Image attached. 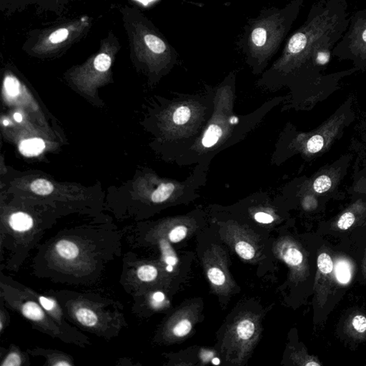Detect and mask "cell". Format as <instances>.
Returning <instances> with one entry per match:
<instances>
[{
  "label": "cell",
  "instance_id": "obj_33",
  "mask_svg": "<svg viewBox=\"0 0 366 366\" xmlns=\"http://www.w3.org/2000/svg\"><path fill=\"white\" fill-rule=\"evenodd\" d=\"M14 118H15V119L17 121V122H22V115L20 113H18V112H17V113L14 114Z\"/></svg>",
  "mask_w": 366,
  "mask_h": 366
},
{
  "label": "cell",
  "instance_id": "obj_27",
  "mask_svg": "<svg viewBox=\"0 0 366 366\" xmlns=\"http://www.w3.org/2000/svg\"><path fill=\"white\" fill-rule=\"evenodd\" d=\"M337 277L340 282H348L350 280V270H348V265L346 263H341L338 266L337 270Z\"/></svg>",
  "mask_w": 366,
  "mask_h": 366
},
{
  "label": "cell",
  "instance_id": "obj_35",
  "mask_svg": "<svg viewBox=\"0 0 366 366\" xmlns=\"http://www.w3.org/2000/svg\"><path fill=\"white\" fill-rule=\"evenodd\" d=\"M212 362H213V363L215 364V365H219L220 362L219 359L218 358L213 359V361Z\"/></svg>",
  "mask_w": 366,
  "mask_h": 366
},
{
  "label": "cell",
  "instance_id": "obj_24",
  "mask_svg": "<svg viewBox=\"0 0 366 366\" xmlns=\"http://www.w3.org/2000/svg\"><path fill=\"white\" fill-rule=\"evenodd\" d=\"M323 145L324 140L322 137L320 135H315L308 140L307 149L311 153H316L321 150Z\"/></svg>",
  "mask_w": 366,
  "mask_h": 366
},
{
  "label": "cell",
  "instance_id": "obj_1",
  "mask_svg": "<svg viewBox=\"0 0 366 366\" xmlns=\"http://www.w3.org/2000/svg\"><path fill=\"white\" fill-rule=\"evenodd\" d=\"M304 0H291L282 8H264L250 18L237 39V49L255 67H262L280 49Z\"/></svg>",
  "mask_w": 366,
  "mask_h": 366
},
{
  "label": "cell",
  "instance_id": "obj_7",
  "mask_svg": "<svg viewBox=\"0 0 366 366\" xmlns=\"http://www.w3.org/2000/svg\"><path fill=\"white\" fill-rule=\"evenodd\" d=\"M223 135L221 128L217 125H211L205 133L202 140V145L205 147H211L218 143Z\"/></svg>",
  "mask_w": 366,
  "mask_h": 366
},
{
  "label": "cell",
  "instance_id": "obj_30",
  "mask_svg": "<svg viewBox=\"0 0 366 366\" xmlns=\"http://www.w3.org/2000/svg\"><path fill=\"white\" fill-rule=\"evenodd\" d=\"M254 218L255 220H256L257 222H258V223L263 224L271 223L274 220L273 216H270V215L268 214V213H262V212L256 213V214L255 215Z\"/></svg>",
  "mask_w": 366,
  "mask_h": 366
},
{
  "label": "cell",
  "instance_id": "obj_13",
  "mask_svg": "<svg viewBox=\"0 0 366 366\" xmlns=\"http://www.w3.org/2000/svg\"><path fill=\"white\" fill-rule=\"evenodd\" d=\"M255 330V324L251 320H244L237 325V333L240 339L248 341L254 334Z\"/></svg>",
  "mask_w": 366,
  "mask_h": 366
},
{
  "label": "cell",
  "instance_id": "obj_18",
  "mask_svg": "<svg viewBox=\"0 0 366 366\" xmlns=\"http://www.w3.org/2000/svg\"><path fill=\"white\" fill-rule=\"evenodd\" d=\"M94 66L97 70L100 72H105L108 70L111 66V58L108 55L101 53L96 57L94 61Z\"/></svg>",
  "mask_w": 366,
  "mask_h": 366
},
{
  "label": "cell",
  "instance_id": "obj_8",
  "mask_svg": "<svg viewBox=\"0 0 366 366\" xmlns=\"http://www.w3.org/2000/svg\"><path fill=\"white\" fill-rule=\"evenodd\" d=\"M22 313L24 316L29 320H43L45 316L44 312L39 307V305L34 302H27L22 307Z\"/></svg>",
  "mask_w": 366,
  "mask_h": 366
},
{
  "label": "cell",
  "instance_id": "obj_2",
  "mask_svg": "<svg viewBox=\"0 0 366 366\" xmlns=\"http://www.w3.org/2000/svg\"><path fill=\"white\" fill-rule=\"evenodd\" d=\"M362 17H355L350 27V32L337 46L344 49L360 50L366 51V13Z\"/></svg>",
  "mask_w": 366,
  "mask_h": 366
},
{
  "label": "cell",
  "instance_id": "obj_36",
  "mask_svg": "<svg viewBox=\"0 0 366 366\" xmlns=\"http://www.w3.org/2000/svg\"><path fill=\"white\" fill-rule=\"evenodd\" d=\"M3 124H4V126H8L9 122L8 121L5 120L4 122H3Z\"/></svg>",
  "mask_w": 366,
  "mask_h": 366
},
{
  "label": "cell",
  "instance_id": "obj_17",
  "mask_svg": "<svg viewBox=\"0 0 366 366\" xmlns=\"http://www.w3.org/2000/svg\"><path fill=\"white\" fill-rule=\"evenodd\" d=\"M317 267L321 273L329 274L334 270V263L327 253H321L317 258Z\"/></svg>",
  "mask_w": 366,
  "mask_h": 366
},
{
  "label": "cell",
  "instance_id": "obj_4",
  "mask_svg": "<svg viewBox=\"0 0 366 366\" xmlns=\"http://www.w3.org/2000/svg\"><path fill=\"white\" fill-rule=\"evenodd\" d=\"M10 225L17 232H26L33 226V220L29 215L24 213H17L10 218Z\"/></svg>",
  "mask_w": 366,
  "mask_h": 366
},
{
  "label": "cell",
  "instance_id": "obj_32",
  "mask_svg": "<svg viewBox=\"0 0 366 366\" xmlns=\"http://www.w3.org/2000/svg\"><path fill=\"white\" fill-rule=\"evenodd\" d=\"M166 299L164 293L162 292H156L152 296V305L155 308H159L162 304Z\"/></svg>",
  "mask_w": 366,
  "mask_h": 366
},
{
  "label": "cell",
  "instance_id": "obj_34",
  "mask_svg": "<svg viewBox=\"0 0 366 366\" xmlns=\"http://www.w3.org/2000/svg\"><path fill=\"white\" fill-rule=\"evenodd\" d=\"M55 365H70V364L68 363V362H57V363L55 364Z\"/></svg>",
  "mask_w": 366,
  "mask_h": 366
},
{
  "label": "cell",
  "instance_id": "obj_19",
  "mask_svg": "<svg viewBox=\"0 0 366 366\" xmlns=\"http://www.w3.org/2000/svg\"><path fill=\"white\" fill-rule=\"evenodd\" d=\"M208 277L213 285L221 286L225 284V275L220 269L217 268L209 269L208 271Z\"/></svg>",
  "mask_w": 366,
  "mask_h": 366
},
{
  "label": "cell",
  "instance_id": "obj_11",
  "mask_svg": "<svg viewBox=\"0 0 366 366\" xmlns=\"http://www.w3.org/2000/svg\"><path fill=\"white\" fill-rule=\"evenodd\" d=\"M282 258L291 266H298L303 262V256L301 251L294 247H289L282 251Z\"/></svg>",
  "mask_w": 366,
  "mask_h": 366
},
{
  "label": "cell",
  "instance_id": "obj_25",
  "mask_svg": "<svg viewBox=\"0 0 366 366\" xmlns=\"http://www.w3.org/2000/svg\"><path fill=\"white\" fill-rule=\"evenodd\" d=\"M354 222H355V217L353 213L348 212L344 213L338 220V227L341 230H348L353 225Z\"/></svg>",
  "mask_w": 366,
  "mask_h": 366
},
{
  "label": "cell",
  "instance_id": "obj_3",
  "mask_svg": "<svg viewBox=\"0 0 366 366\" xmlns=\"http://www.w3.org/2000/svg\"><path fill=\"white\" fill-rule=\"evenodd\" d=\"M45 143L40 138H32L21 142L19 150L22 155L27 157L37 156L45 150Z\"/></svg>",
  "mask_w": 366,
  "mask_h": 366
},
{
  "label": "cell",
  "instance_id": "obj_6",
  "mask_svg": "<svg viewBox=\"0 0 366 366\" xmlns=\"http://www.w3.org/2000/svg\"><path fill=\"white\" fill-rule=\"evenodd\" d=\"M161 251H162V258L165 263L167 265L166 270L169 273L173 271V266H175L178 263V258L175 254V251L171 247V244L166 239H162L159 241Z\"/></svg>",
  "mask_w": 366,
  "mask_h": 366
},
{
  "label": "cell",
  "instance_id": "obj_5",
  "mask_svg": "<svg viewBox=\"0 0 366 366\" xmlns=\"http://www.w3.org/2000/svg\"><path fill=\"white\" fill-rule=\"evenodd\" d=\"M56 250L59 256L67 261L75 259L79 253L77 245L66 240L59 241L56 245Z\"/></svg>",
  "mask_w": 366,
  "mask_h": 366
},
{
  "label": "cell",
  "instance_id": "obj_29",
  "mask_svg": "<svg viewBox=\"0 0 366 366\" xmlns=\"http://www.w3.org/2000/svg\"><path fill=\"white\" fill-rule=\"evenodd\" d=\"M22 364V360L20 355L16 353H12L5 359L2 364L3 366H20Z\"/></svg>",
  "mask_w": 366,
  "mask_h": 366
},
{
  "label": "cell",
  "instance_id": "obj_31",
  "mask_svg": "<svg viewBox=\"0 0 366 366\" xmlns=\"http://www.w3.org/2000/svg\"><path fill=\"white\" fill-rule=\"evenodd\" d=\"M39 301L40 302V304L45 310H48V311H52L55 309V306H56V303L53 299H50V298L43 297L41 296L39 297Z\"/></svg>",
  "mask_w": 366,
  "mask_h": 366
},
{
  "label": "cell",
  "instance_id": "obj_16",
  "mask_svg": "<svg viewBox=\"0 0 366 366\" xmlns=\"http://www.w3.org/2000/svg\"><path fill=\"white\" fill-rule=\"evenodd\" d=\"M235 251L239 256L244 260L252 259L255 256V250L253 246L244 241H241L236 244Z\"/></svg>",
  "mask_w": 366,
  "mask_h": 366
},
{
  "label": "cell",
  "instance_id": "obj_23",
  "mask_svg": "<svg viewBox=\"0 0 366 366\" xmlns=\"http://www.w3.org/2000/svg\"><path fill=\"white\" fill-rule=\"evenodd\" d=\"M191 330L192 323L190 320H183L175 326L173 329V334L177 337H183L187 336Z\"/></svg>",
  "mask_w": 366,
  "mask_h": 366
},
{
  "label": "cell",
  "instance_id": "obj_12",
  "mask_svg": "<svg viewBox=\"0 0 366 366\" xmlns=\"http://www.w3.org/2000/svg\"><path fill=\"white\" fill-rule=\"evenodd\" d=\"M31 190L34 193L40 195H47L52 193L54 190L53 184L45 179L34 180L30 185Z\"/></svg>",
  "mask_w": 366,
  "mask_h": 366
},
{
  "label": "cell",
  "instance_id": "obj_10",
  "mask_svg": "<svg viewBox=\"0 0 366 366\" xmlns=\"http://www.w3.org/2000/svg\"><path fill=\"white\" fill-rule=\"evenodd\" d=\"M175 190V185L172 183H164L159 185L158 188L152 195V200L156 204L167 200Z\"/></svg>",
  "mask_w": 366,
  "mask_h": 366
},
{
  "label": "cell",
  "instance_id": "obj_28",
  "mask_svg": "<svg viewBox=\"0 0 366 366\" xmlns=\"http://www.w3.org/2000/svg\"><path fill=\"white\" fill-rule=\"evenodd\" d=\"M352 324L354 329L358 333H364L366 331V317L363 315H358L354 317Z\"/></svg>",
  "mask_w": 366,
  "mask_h": 366
},
{
  "label": "cell",
  "instance_id": "obj_20",
  "mask_svg": "<svg viewBox=\"0 0 366 366\" xmlns=\"http://www.w3.org/2000/svg\"><path fill=\"white\" fill-rule=\"evenodd\" d=\"M5 88L9 96L16 97L20 93V83L16 78L8 77L5 79Z\"/></svg>",
  "mask_w": 366,
  "mask_h": 366
},
{
  "label": "cell",
  "instance_id": "obj_21",
  "mask_svg": "<svg viewBox=\"0 0 366 366\" xmlns=\"http://www.w3.org/2000/svg\"><path fill=\"white\" fill-rule=\"evenodd\" d=\"M331 178L327 175H322L315 180V183L313 184V188L315 192L318 193H322L328 191L331 187Z\"/></svg>",
  "mask_w": 366,
  "mask_h": 366
},
{
  "label": "cell",
  "instance_id": "obj_9",
  "mask_svg": "<svg viewBox=\"0 0 366 366\" xmlns=\"http://www.w3.org/2000/svg\"><path fill=\"white\" fill-rule=\"evenodd\" d=\"M76 317L82 325L93 327L96 325L98 321V317L93 310L86 308H79L76 311Z\"/></svg>",
  "mask_w": 366,
  "mask_h": 366
},
{
  "label": "cell",
  "instance_id": "obj_15",
  "mask_svg": "<svg viewBox=\"0 0 366 366\" xmlns=\"http://www.w3.org/2000/svg\"><path fill=\"white\" fill-rule=\"evenodd\" d=\"M191 117V110L187 106L178 107L173 114V121L178 126L186 124Z\"/></svg>",
  "mask_w": 366,
  "mask_h": 366
},
{
  "label": "cell",
  "instance_id": "obj_22",
  "mask_svg": "<svg viewBox=\"0 0 366 366\" xmlns=\"http://www.w3.org/2000/svg\"><path fill=\"white\" fill-rule=\"evenodd\" d=\"M187 232V229L186 227L180 225V226L175 227V228L171 230L168 237H169V240L171 242L176 243V242L183 240L186 237Z\"/></svg>",
  "mask_w": 366,
  "mask_h": 366
},
{
  "label": "cell",
  "instance_id": "obj_26",
  "mask_svg": "<svg viewBox=\"0 0 366 366\" xmlns=\"http://www.w3.org/2000/svg\"><path fill=\"white\" fill-rule=\"evenodd\" d=\"M68 35L69 31L67 29H60L52 33L51 35L50 36L49 40L53 44H58V43L65 41L68 37Z\"/></svg>",
  "mask_w": 366,
  "mask_h": 366
},
{
  "label": "cell",
  "instance_id": "obj_14",
  "mask_svg": "<svg viewBox=\"0 0 366 366\" xmlns=\"http://www.w3.org/2000/svg\"><path fill=\"white\" fill-rule=\"evenodd\" d=\"M157 268L150 265H143L138 270V277L140 280L144 282H151L157 277Z\"/></svg>",
  "mask_w": 366,
  "mask_h": 366
}]
</instances>
